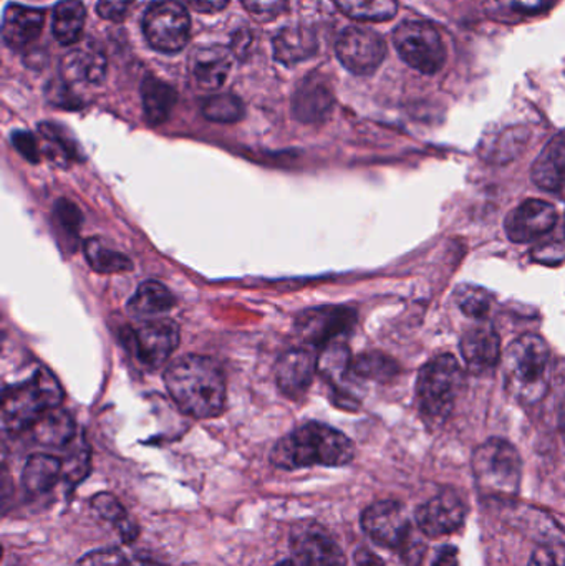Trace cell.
<instances>
[{
	"mask_svg": "<svg viewBox=\"0 0 565 566\" xmlns=\"http://www.w3.org/2000/svg\"><path fill=\"white\" fill-rule=\"evenodd\" d=\"M165 386L178 408L192 418H218L224 411L226 376L208 356L188 355L172 363L166 369Z\"/></svg>",
	"mask_w": 565,
	"mask_h": 566,
	"instance_id": "obj_1",
	"label": "cell"
},
{
	"mask_svg": "<svg viewBox=\"0 0 565 566\" xmlns=\"http://www.w3.org/2000/svg\"><path fill=\"white\" fill-rule=\"evenodd\" d=\"M355 458L354 442L322 422H305L281 439L271 452V462L284 471L325 465L342 468Z\"/></svg>",
	"mask_w": 565,
	"mask_h": 566,
	"instance_id": "obj_2",
	"label": "cell"
},
{
	"mask_svg": "<svg viewBox=\"0 0 565 566\" xmlns=\"http://www.w3.org/2000/svg\"><path fill=\"white\" fill-rule=\"evenodd\" d=\"M550 346L537 335L514 339L504 355V379L511 396L521 402L541 401L550 382Z\"/></svg>",
	"mask_w": 565,
	"mask_h": 566,
	"instance_id": "obj_3",
	"label": "cell"
},
{
	"mask_svg": "<svg viewBox=\"0 0 565 566\" xmlns=\"http://www.w3.org/2000/svg\"><path fill=\"white\" fill-rule=\"evenodd\" d=\"M63 389L46 368L36 369L29 381L7 386L2 395V428L7 432L30 431L50 409L60 408Z\"/></svg>",
	"mask_w": 565,
	"mask_h": 566,
	"instance_id": "obj_4",
	"label": "cell"
},
{
	"mask_svg": "<svg viewBox=\"0 0 565 566\" xmlns=\"http://www.w3.org/2000/svg\"><path fill=\"white\" fill-rule=\"evenodd\" d=\"M461 386L463 369L454 356H437L421 368L417 381L418 408L430 428L450 418Z\"/></svg>",
	"mask_w": 565,
	"mask_h": 566,
	"instance_id": "obj_5",
	"label": "cell"
},
{
	"mask_svg": "<svg viewBox=\"0 0 565 566\" xmlns=\"http://www.w3.org/2000/svg\"><path fill=\"white\" fill-rule=\"evenodd\" d=\"M471 468L481 494L494 499H511L520 492L523 461L511 442L503 439L484 442L474 451Z\"/></svg>",
	"mask_w": 565,
	"mask_h": 566,
	"instance_id": "obj_6",
	"label": "cell"
},
{
	"mask_svg": "<svg viewBox=\"0 0 565 566\" xmlns=\"http://www.w3.org/2000/svg\"><path fill=\"white\" fill-rule=\"evenodd\" d=\"M394 43L401 59L425 75H435L447 62L440 33L423 20H405L395 29Z\"/></svg>",
	"mask_w": 565,
	"mask_h": 566,
	"instance_id": "obj_7",
	"label": "cell"
},
{
	"mask_svg": "<svg viewBox=\"0 0 565 566\" xmlns=\"http://www.w3.org/2000/svg\"><path fill=\"white\" fill-rule=\"evenodd\" d=\"M189 29V13L178 0H156L143 17L146 40L158 52H181L188 43Z\"/></svg>",
	"mask_w": 565,
	"mask_h": 566,
	"instance_id": "obj_8",
	"label": "cell"
},
{
	"mask_svg": "<svg viewBox=\"0 0 565 566\" xmlns=\"http://www.w3.org/2000/svg\"><path fill=\"white\" fill-rule=\"evenodd\" d=\"M291 548L297 566H347L337 542L317 522H299L292 528Z\"/></svg>",
	"mask_w": 565,
	"mask_h": 566,
	"instance_id": "obj_9",
	"label": "cell"
},
{
	"mask_svg": "<svg viewBox=\"0 0 565 566\" xmlns=\"http://www.w3.org/2000/svg\"><path fill=\"white\" fill-rule=\"evenodd\" d=\"M342 65L355 75H370L387 56V43L374 30L348 27L337 40Z\"/></svg>",
	"mask_w": 565,
	"mask_h": 566,
	"instance_id": "obj_10",
	"label": "cell"
},
{
	"mask_svg": "<svg viewBox=\"0 0 565 566\" xmlns=\"http://www.w3.org/2000/svg\"><path fill=\"white\" fill-rule=\"evenodd\" d=\"M362 527L375 544L398 552L415 532L404 505L391 501L375 502L365 509Z\"/></svg>",
	"mask_w": 565,
	"mask_h": 566,
	"instance_id": "obj_11",
	"label": "cell"
},
{
	"mask_svg": "<svg viewBox=\"0 0 565 566\" xmlns=\"http://www.w3.org/2000/svg\"><path fill=\"white\" fill-rule=\"evenodd\" d=\"M181 333L172 319H151L133 333L136 356L148 368L165 365L179 346Z\"/></svg>",
	"mask_w": 565,
	"mask_h": 566,
	"instance_id": "obj_12",
	"label": "cell"
},
{
	"mask_svg": "<svg viewBox=\"0 0 565 566\" xmlns=\"http://www.w3.org/2000/svg\"><path fill=\"white\" fill-rule=\"evenodd\" d=\"M467 515L463 499L454 491H443L418 509L417 524L427 537H444L463 527Z\"/></svg>",
	"mask_w": 565,
	"mask_h": 566,
	"instance_id": "obj_13",
	"label": "cell"
},
{
	"mask_svg": "<svg viewBox=\"0 0 565 566\" xmlns=\"http://www.w3.org/2000/svg\"><path fill=\"white\" fill-rule=\"evenodd\" d=\"M355 325V313L342 306L307 310L295 322L299 335L314 346H327Z\"/></svg>",
	"mask_w": 565,
	"mask_h": 566,
	"instance_id": "obj_14",
	"label": "cell"
},
{
	"mask_svg": "<svg viewBox=\"0 0 565 566\" xmlns=\"http://www.w3.org/2000/svg\"><path fill=\"white\" fill-rule=\"evenodd\" d=\"M557 221L559 214L553 205L530 199L508 216L506 234L516 244H524L550 234L556 228Z\"/></svg>",
	"mask_w": 565,
	"mask_h": 566,
	"instance_id": "obj_15",
	"label": "cell"
},
{
	"mask_svg": "<svg viewBox=\"0 0 565 566\" xmlns=\"http://www.w3.org/2000/svg\"><path fill=\"white\" fill-rule=\"evenodd\" d=\"M317 361L318 356L311 349H291L284 353L275 365L279 389L291 399L304 396L318 371Z\"/></svg>",
	"mask_w": 565,
	"mask_h": 566,
	"instance_id": "obj_16",
	"label": "cell"
},
{
	"mask_svg": "<svg viewBox=\"0 0 565 566\" xmlns=\"http://www.w3.org/2000/svg\"><path fill=\"white\" fill-rule=\"evenodd\" d=\"M60 72L65 82L98 85L106 78L108 62L95 42H83L63 56Z\"/></svg>",
	"mask_w": 565,
	"mask_h": 566,
	"instance_id": "obj_17",
	"label": "cell"
},
{
	"mask_svg": "<svg viewBox=\"0 0 565 566\" xmlns=\"http://www.w3.org/2000/svg\"><path fill=\"white\" fill-rule=\"evenodd\" d=\"M334 95L321 76L311 75L302 82L292 98V113L305 125H317L331 115Z\"/></svg>",
	"mask_w": 565,
	"mask_h": 566,
	"instance_id": "obj_18",
	"label": "cell"
},
{
	"mask_svg": "<svg viewBox=\"0 0 565 566\" xmlns=\"http://www.w3.org/2000/svg\"><path fill=\"white\" fill-rule=\"evenodd\" d=\"M461 356L468 368L477 375L493 369L501 358V342L496 329L484 323L468 329L461 338Z\"/></svg>",
	"mask_w": 565,
	"mask_h": 566,
	"instance_id": "obj_19",
	"label": "cell"
},
{
	"mask_svg": "<svg viewBox=\"0 0 565 566\" xmlns=\"http://www.w3.org/2000/svg\"><path fill=\"white\" fill-rule=\"evenodd\" d=\"M45 13L32 7L12 3L3 12L2 36L9 49L22 50L42 33Z\"/></svg>",
	"mask_w": 565,
	"mask_h": 566,
	"instance_id": "obj_20",
	"label": "cell"
},
{
	"mask_svg": "<svg viewBox=\"0 0 565 566\" xmlns=\"http://www.w3.org/2000/svg\"><path fill=\"white\" fill-rule=\"evenodd\" d=\"M531 176L544 191L565 196V133L547 143L534 163Z\"/></svg>",
	"mask_w": 565,
	"mask_h": 566,
	"instance_id": "obj_21",
	"label": "cell"
},
{
	"mask_svg": "<svg viewBox=\"0 0 565 566\" xmlns=\"http://www.w3.org/2000/svg\"><path fill=\"white\" fill-rule=\"evenodd\" d=\"M231 53L219 45L202 46L196 50L191 59L192 76L205 90L221 88L231 72Z\"/></svg>",
	"mask_w": 565,
	"mask_h": 566,
	"instance_id": "obj_22",
	"label": "cell"
},
{
	"mask_svg": "<svg viewBox=\"0 0 565 566\" xmlns=\"http://www.w3.org/2000/svg\"><path fill=\"white\" fill-rule=\"evenodd\" d=\"M317 35L311 27H285L274 39L275 60L287 66L311 59L317 53Z\"/></svg>",
	"mask_w": 565,
	"mask_h": 566,
	"instance_id": "obj_23",
	"label": "cell"
},
{
	"mask_svg": "<svg viewBox=\"0 0 565 566\" xmlns=\"http://www.w3.org/2000/svg\"><path fill=\"white\" fill-rule=\"evenodd\" d=\"M175 305V295L165 283L146 281L136 289L135 295L129 298L126 312L133 318L148 319L169 312Z\"/></svg>",
	"mask_w": 565,
	"mask_h": 566,
	"instance_id": "obj_24",
	"label": "cell"
},
{
	"mask_svg": "<svg viewBox=\"0 0 565 566\" xmlns=\"http://www.w3.org/2000/svg\"><path fill=\"white\" fill-rule=\"evenodd\" d=\"M30 432L36 444L65 448L75 439V422L65 409H50L30 428Z\"/></svg>",
	"mask_w": 565,
	"mask_h": 566,
	"instance_id": "obj_25",
	"label": "cell"
},
{
	"mask_svg": "<svg viewBox=\"0 0 565 566\" xmlns=\"http://www.w3.org/2000/svg\"><path fill=\"white\" fill-rule=\"evenodd\" d=\"M63 478V462L49 454H33L27 459L22 471V488L30 495H42L52 491Z\"/></svg>",
	"mask_w": 565,
	"mask_h": 566,
	"instance_id": "obj_26",
	"label": "cell"
},
{
	"mask_svg": "<svg viewBox=\"0 0 565 566\" xmlns=\"http://www.w3.org/2000/svg\"><path fill=\"white\" fill-rule=\"evenodd\" d=\"M143 112L149 125L158 126L168 122L178 102V93L163 80L148 76L142 85Z\"/></svg>",
	"mask_w": 565,
	"mask_h": 566,
	"instance_id": "obj_27",
	"label": "cell"
},
{
	"mask_svg": "<svg viewBox=\"0 0 565 566\" xmlns=\"http://www.w3.org/2000/svg\"><path fill=\"white\" fill-rule=\"evenodd\" d=\"M85 19V6L80 0H62L53 10V35L62 45H72V43L79 42Z\"/></svg>",
	"mask_w": 565,
	"mask_h": 566,
	"instance_id": "obj_28",
	"label": "cell"
},
{
	"mask_svg": "<svg viewBox=\"0 0 565 566\" xmlns=\"http://www.w3.org/2000/svg\"><path fill=\"white\" fill-rule=\"evenodd\" d=\"M83 252L90 268L98 274H126L133 271V262L122 252L106 245L103 239H86Z\"/></svg>",
	"mask_w": 565,
	"mask_h": 566,
	"instance_id": "obj_29",
	"label": "cell"
},
{
	"mask_svg": "<svg viewBox=\"0 0 565 566\" xmlns=\"http://www.w3.org/2000/svg\"><path fill=\"white\" fill-rule=\"evenodd\" d=\"M92 507L103 521L108 522L119 532L125 544H132L138 537V528L129 521L125 507H123L122 502L115 495L100 492V494L92 499Z\"/></svg>",
	"mask_w": 565,
	"mask_h": 566,
	"instance_id": "obj_30",
	"label": "cell"
},
{
	"mask_svg": "<svg viewBox=\"0 0 565 566\" xmlns=\"http://www.w3.org/2000/svg\"><path fill=\"white\" fill-rule=\"evenodd\" d=\"M342 13L358 22H385L398 12L397 0H334Z\"/></svg>",
	"mask_w": 565,
	"mask_h": 566,
	"instance_id": "obj_31",
	"label": "cell"
},
{
	"mask_svg": "<svg viewBox=\"0 0 565 566\" xmlns=\"http://www.w3.org/2000/svg\"><path fill=\"white\" fill-rule=\"evenodd\" d=\"M350 373L358 378L384 382L397 376L398 365L381 353H365L352 361Z\"/></svg>",
	"mask_w": 565,
	"mask_h": 566,
	"instance_id": "obj_32",
	"label": "cell"
},
{
	"mask_svg": "<svg viewBox=\"0 0 565 566\" xmlns=\"http://www.w3.org/2000/svg\"><path fill=\"white\" fill-rule=\"evenodd\" d=\"M201 112L205 118L215 123H238L244 118V105L232 93L209 96L202 103Z\"/></svg>",
	"mask_w": 565,
	"mask_h": 566,
	"instance_id": "obj_33",
	"label": "cell"
},
{
	"mask_svg": "<svg viewBox=\"0 0 565 566\" xmlns=\"http://www.w3.org/2000/svg\"><path fill=\"white\" fill-rule=\"evenodd\" d=\"M352 359L347 346L342 343H331L324 346L318 355L317 369L327 381L337 382L350 371Z\"/></svg>",
	"mask_w": 565,
	"mask_h": 566,
	"instance_id": "obj_34",
	"label": "cell"
},
{
	"mask_svg": "<svg viewBox=\"0 0 565 566\" xmlns=\"http://www.w3.org/2000/svg\"><path fill=\"white\" fill-rule=\"evenodd\" d=\"M39 132L46 142V155L50 158H55V156L60 155L66 161L69 159H79V149H76L75 142L66 136L65 129L60 128L55 123H42L39 126Z\"/></svg>",
	"mask_w": 565,
	"mask_h": 566,
	"instance_id": "obj_35",
	"label": "cell"
},
{
	"mask_svg": "<svg viewBox=\"0 0 565 566\" xmlns=\"http://www.w3.org/2000/svg\"><path fill=\"white\" fill-rule=\"evenodd\" d=\"M491 302L493 298H491L490 292L481 286L461 285L457 290L458 306L463 310L464 315L471 316V318H484L490 313Z\"/></svg>",
	"mask_w": 565,
	"mask_h": 566,
	"instance_id": "obj_36",
	"label": "cell"
},
{
	"mask_svg": "<svg viewBox=\"0 0 565 566\" xmlns=\"http://www.w3.org/2000/svg\"><path fill=\"white\" fill-rule=\"evenodd\" d=\"M69 458L63 461V479L75 485L86 478L90 471V451L83 441H72Z\"/></svg>",
	"mask_w": 565,
	"mask_h": 566,
	"instance_id": "obj_37",
	"label": "cell"
},
{
	"mask_svg": "<svg viewBox=\"0 0 565 566\" xmlns=\"http://www.w3.org/2000/svg\"><path fill=\"white\" fill-rule=\"evenodd\" d=\"M56 224L60 231L66 235V241L75 242L79 239V231L82 228V212L73 202L60 199L53 209Z\"/></svg>",
	"mask_w": 565,
	"mask_h": 566,
	"instance_id": "obj_38",
	"label": "cell"
},
{
	"mask_svg": "<svg viewBox=\"0 0 565 566\" xmlns=\"http://www.w3.org/2000/svg\"><path fill=\"white\" fill-rule=\"evenodd\" d=\"M12 145L23 159L32 163V165H39L40 159H42V149H40L39 142L32 133L22 132V129L13 132Z\"/></svg>",
	"mask_w": 565,
	"mask_h": 566,
	"instance_id": "obj_39",
	"label": "cell"
},
{
	"mask_svg": "<svg viewBox=\"0 0 565 566\" xmlns=\"http://www.w3.org/2000/svg\"><path fill=\"white\" fill-rule=\"evenodd\" d=\"M75 566H129L128 558L115 548L90 552Z\"/></svg>",
	"mask_w": 565,
	"mask_h": 566,
	"instance_id": "obj_40",
	"label": "cell"
},
{
	"mask_svg": "<svg viewBox=\"0 0 565 566\" xmlns=\"http://www.w3.org/2000/svg\"><path fill=\"white\" fill-rule=\"evenodd\" d=\"M70 83L65 82H52L49 88H46V96H49L50 103H53L60 108L76 109L82 106L79 96L70 88Z\"/></svg>",
	"mask_w": 565,
	"mask_h": 566,
	"instance_id": "obj_41",
	"label": "cell"
},
{
	"mask_svg": "<svg viewBox=\"0 0 565 566\" xmlns=\"http://www.w3.org/2000/svg\"><path fill=\"white\" fill-rule=\"evenodd\" d=\"M242 6L261 17H275L284 13L289 9L287 0H241Z\"/></svg>",
	"mask_w": 565,
	"mask_h": 566,
	"instance_id": "obj_42",
	"label": "cell"
},
{
	"mask_svg": "<svg viewBox=\"0 0 565 566\" xmlns=\"http://www.w3.org/2000/svg\"><path fill=\"white\" fill-rule=\"evenodd\" d=\"M425 552H427V544H425L423 538L417 532H414L410 538H408L407 544L401 547V560L407 566H420L425 558Z\"/></svg>",
	"mask_w": 565,
	"mask_h": 566,
	"instance_id": "obj_43",
	"label": "cell"
},
{
	"mask_svg": "<svg viewBox=\"0 0 565 566\" xmlns=\"http://www.w3.org/2000/svg\"><path fill=\"white\" fill-rule=\"evenodd\" d=\"M133 3H135V0H98L96 10L103 19L119 22V20L125 19Z\"/></svg>",
	"mask_w": 565,
	"mask_h": 566,
	"instance_id": "obj_44",
	"label": "cell"
},
{
	"mask_svg": "<svg viewBox=\"0 0 565 566\" xmlns=\"http://www.w3.org/2000/svg\"><path fill=\"white\" fill-rule=\"evenodd\" d=\"M493 2L511 12L521 13L544 12L551 6V0H493Z\"/></svg>",
	"mask_w": 565,
	"mask_h": 566,
	"instance_id": "obj_45",
	"label": "cell"
},
{
	"mask_svg": "<svg viewBox=\"0 0 565 566\" xmlns=\"http://www.w3.org/2000/svg\"><path fill=\"white\" fill-rule=\"evenodd\" d=\"M188 2L191 3L192 9L198 10V12L215 13L226 9L229 0H188Z\"/></svg>",
	"mask_w": 565,
	"mask_h": 566,
	"instance_id": "obj_46",
	"label": "cell"
},
{
	"mask_svg": "<svg viewBox=\"0 0 565 566\" xmlns=\"http://www.w3.org/2000/svg\"><path fill=\"white\" fill-rule=\"evenodd\" d=\"M530 566H559L556 555L547 548H540L531 557Z\"/></svg>",
	"mask_w": 565,
	"mask_h": 566,
	"instance_id": "obj_47",
	"label": "cell"
},
{
	"mask_svg": "<svg viewBox=\"0 0 565 566\" xmlns=\"http://www.w3.org/2000/svg\"><path fill=\"white\" fill-rule=\"evenodd\" d=\"M355 564L357 566H385L384 560L368 548H360V551L355 552Z\"/></svg>",
	"mask_w": 565,
	"mask_h": 566,
	"instance_id": "obj_48",
	"label": "cell"
},
{
	"mask_svg": "<svg viewBox=\"0 0 565 566\" xmlns=\"http://www.w3.org/2000/svg\"><path fill=\"white\" fill-rule=\"evenodd\" d=\"M433 566H458V551L454 547H443L438 552Z\"/></svg>",
	"mask_w": 565,
	"mask_h": 566,
	"instance_id": "obj_49",
	"label": "cell"
},
{
	"mask_svg": "<svg viewBox=\"0 0 565 566\" xmlns=\"http://www.w3.org/2000/svg\"><path fill=\"white\" fill-rule=\"evenodd\" d=\"M129 566H163L156 564V562L148 560V558H135V560H129Z\"/></svg>",
	"mask_w": 565,
	"mask_h": 566,
	"instance_id": "obj_50",
	"label": "cell"
},
{
	"mask_svg": "<svg viewBox=\"0 0 565 566\" xmlns=\"http://www.w3.org/2000/svg\"><path fill=\"white\" fill-rule=\"evenodd\" d=\"M561 429H563V434L565 438V402L563 406V411H561Z\"/></svg>",
	"mask_w": 565,
	"mask_h": 566,
	"instance_id": "obj_51",
	"label": "cell"
},
{
	"mask_svg": "<svg viewBox=\"0 0 565 566\" xmlns=\"http://www.w3.org/2000/svg\"><path fill=\"white\" fill-rule=\"evenodd\" d=\"M278 566H297V565H295V562L285 560V562H282V564H279Z\"/></svg>",
	"mask_w": 565,
	"mask_h": 566,
	"instance_id": "obj_52",
	"label": "cell"
}]
</instances>
